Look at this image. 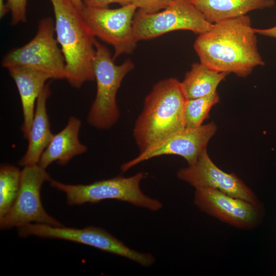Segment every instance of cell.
<instances>
[{"label": "cell", "mask_w": 276, "mask_h": 276, "mask_svg": "<svg viewBox=\"0 0 276 276\" xmlns=\"http://www.w3.org/2000/svg\"><path fill=\"white\" fill-rule=\"evenodd\" d=\"M144 177V173L139 172L128 177L119 175L88 185H67L52 179L50 182L53 188L65 194L70 205L117 199L152 211H158L162 208V203L146 195L141 190L140 182Z\"/></svg>", "instance_id": "obj_5"}, {"label": "cell", "mask_w": 276, "mask_h": 276, "mask_svg": "<svg viewBox=\"0 0 276 276\" xmlns=\"http://www.w3.org/2000/svg\"><path fill=\"white\" fill-rule=\"evenodd\" d=\"M7 4L11 14L12 25L26 21L27 0H7Z\"/></svg>", "instance_id": "obj_22"}, {"label": "cell", "mask_w": 276, "mask_h": 276, "mask_svg": "<svg viewBox=\"0 0 276 276\" xmlns=\"http://www.w3.org/2000/svg\"><path fill=\"white\" fill-rule=\"evenodd\" d=\"M219 101L217 91L204 97L187 99L183 112L185 128H195L202 125L208 118L211 108Z\"/></svg>", "instance_id": "obj_20"}, {"label": "cell", "mask_w": 276, "mask_h": 276, "mask_svg": "<svg viewBox=\"0 0 276 276\" xmlns=\"http://www.w3.org/2000/svg\"><path fill=\"white\" fill-rule=\"evenodd\" d=\"M255 33L262 36L276 38V26L267 29H255Z\"/></svg>", "instance_id": "obj_24"}, {"label": "cell", "mask_w": 276, "mask_h": 276, "mask_svg": "<svg viewBox=\"0 0 276 276\" xmlns=\"http://www.w3.org/2000/svg\"><path fill=\"white\" fill-rule=\"evenodd\" d=\"M187 100L181 82L176 78H167L154 85L133 128L140 152L185 128Z\"/></svg>", "instance_id": "obj_2"}, {"label": "cell", "mask_w": 276, "mask_h": 276, "mask_svg": "<svg viewBox=\"0 0 276 276\" xmlns=\"http://www.w3.org/2000/svg\"><path fill=\"white\" fill-rule=\"evenodd\" d=\"M138 10L145 13H155L167 7L175 0H130Z\"/></svg>", "instance_id": "obj_21"}, {"label": "cell", "mask_w": 276, "mask_h": 276, "mask_svg": "<svg viewBox=\"0 0 276 276\" xmlns=\"http://www.w3.org/2000/svg\"><path fill=\"white\" fill-rule=\"evenodd\" d=\"M177 176L195 189H215L233 197L259 203L251 189L234 173H228L219 168L206 150L194 164L179 169Z\"/></svg>", "instance_id": "obj_13"}, {"label": "cell", "mask_w": 276, "mask_h": 276, "mask_svg": "<svg viewBox=\"0 0 276 276\" xmlns=\"http://www.w3.org/2000/svg\"><path fill=\"white\" fill-rule=\"evenodd\" d=\"M227 75L212 70L201 62L194 63L181 82L187 99H196L216 93L218 86Z\"/></svg>", "instance_id": "obj_18"}, {"label": "cell", "mask_w": 276, "mask_h": 276, "mask_svg": "<svg viewBox=\"0 0 276 276\" xmlns=\"http://www.w3.org/2000/svg\"><path fill=\"white\" fill-rule=\"evenodd\" d=\"M55 34L54 20L50 17L42 18L35 36L24 45L8 52L2 59V66L41 71L53 79H66L65 59Z\"/></svg>", "instance_id": "obj_6"}, {"label": "cell", "mask_w": 276, "mask_h": 276, "mask_svg": "<svg viewBox=\"0 0 276 276\" xmlns=\"http://www.w3.org/2000/svg\"><path fill=\"white\" fill-rule=\"evenodd\" d=\"M85 7L102 8L107 7L110 4L117 3L122 6L131 3L130 0H81Z\"/></svg>", "instance_id": "obj_23"}, {"label": "cell", "mask_w": 276, "mask_h": 276, "mask_svg": "<svg viewBox=\"0 0 276 276\" xmlns=\"http://www.w3.org/2000/svg\"><path fill=\"white\" fill-rule=\"evenodd\" d=\"M212 25L190 0H175L162 11L153 13L138 10L133 21L134 35L137 42L178 30L200 34L208 31Z\"/></svg>", "instance_id": "obj_8"}, {"label": "cell", "mask_w": 276, "mask_h": 276, "mask_svg": "<svg viewBox=\"0 0 276 276\" xmlns=\"http://www.w3.org/2000/svg\"><path fill=\"white\" fill-rule=\"evenodd\" d=\"M55 15L56 39L65 62L66 79L74 88L95 80L96 37L80 11L68 0H50Z\"/></svg>", "instance_id": "obj_3"}, {"label": "cell", "mask_w": 276, "mask_h": 276, "mask_svg": "<svg viewBox=\"0 0 276 276\" xmlns=\"http://www.w3.org/2000/svg\"><path fill=\"white\" fill-rule=\"evenodd\" d=\"M217 129L213 122L195 128H185L141 152L137 157L124 163L121 170L125 172L141 162L164 155L180 156L188 165H192L206 150Z\"/></svg>", "instance_id": "obj_11"}, {"label": "cell", "mask_w": 276, "mask_h": 276, "mask_svg": "<svg viewBox=\"0 0 276 276\" xmlns=\"http://www.w3.org/2000/svg\"><path fill=\"white\" fill-rule=\"evenodd\" d=\"M9 11L7 4L4 0H0V17L2 18Z\"/></svg>", "instance_id": "obj_25"}, {"label": "cell", "mask_w": 276, "mask_h": 276, "mask_svg": "<svg viewBox=\"0 0 276 276\" xmlns=\"http://www.w3.org/2000/svg\"><path fill=\"white\" fill-rule=\"evenodd\" d=\"M95 47L93 67L97 91L87 122L96 128L106 129L114 125L119 118L117 94L123 79L134 65L130 59L117 65L106 46L96 40Z\"/></svg>", "instance_id": "obj_4"}, {"label": "cell", "mask_w": 276, "mask_h": 276, "mask_svg": "<svg viewBox=\"0 0 276 276\" xmlns=\"http://www.w3.org/2000/svg\"><path fill=\"white\" fill-rule=\"evenodd\" d=\"M21 171L11 165L3 164L0 168V219L10 210L17 196Z\"/></svg>", "instance_id": "obj_19"}, {"label": "cell", "mask_w": 276, "mask_h": 276, "mask_svg": "<svg viewBox=\"0 0 276 276\" xmlns=\"http://www.w3.org/2000/svg\"><path fill=\"white\" fill-rule=\"evenodd\" d=\"M18 231L21 237L35 236L77 242L127 258L144 267L151 266L155 261L152 254L132 249L105 230L94 226L79 229L31 223L18 227Z\"/></svg>", "instance_id": "obj_7"}, {"label": "cell", "mask_w": 276, "mask_h": 276, "mask_svg": "<svg viewBox=\"0 0 276 276\" xmlns=\"http://www.w3.org/2000/svg\"><path fill=\"white\" fill-rule=\"evenodd\" d=\"M251 19L246 15L213 24L199 34L194 48L200 62L214 71L249 76L258 66H263L257 38Z\"/></svg>", "instance_id": "obj_1"}, {"label": "cell", "mask_w": 276, "mask_h": 276, "mask_svg": "<svg viewBox=\"0 0 276 276\" xmlns=\"http://www.w3.org/2000/svg\"><path fill=\"white\" fill-rule=\"evenodd\" d=\"M51 179L45 169L38 164L24 167L17 196L9 211L0 219L1 229L18 227L32 222L63 226L47 213L41 203V187Z\"/></svg>", "instance_id": "obj_9"}, {"label": "cell", "mask_w": 276, "mask_h": 276, "mask_svg": "<svg viewBox=\"0 0 276 276\" xmlns=\"http://www.w3.org/2000/svg\"><path fill=\"white\" fill-rule=\"evenodd\" d=\"M194 203L204 213L241 229L254 228L261 218L259 203L233 197L215 189H195Z\"/></svg>", "instance_id": "obj_12"}, {"label": "cell", "mask_w": 276, "mask_h": 276, "mask_svg": "<svg viewBox=\"0 0 276 276\" xmlns=\"http://www.w3.org/2000/svg\"><path fill=\"white\" fill-rule=\"evenodd\" d=\"M50 82L45 84L39 94L31 125L27 151L18 162L23 167L38 164L42 153L54 136L47 111V101L51 94Z\"/></svg>", "instance_id": "obj_16"}, {"label": "cell", "mask_w": 276, "mask_h": 276, "mask_svg": "<svg viewBox=\"0 0 276 276\" xmlns=\"http://www.w3.org/2000/svg\"><path fill=\"white\" fill-rule=\"evenodd\" d=\"M211 24L246 15L256 10L272 7L274 0H190Z\"/></svg>", "instance_id": "obj_17"}, {"label": "cell", "mask_w": 276, "mask_h": 276, "mask_svg": "<svg viewBox=\"0 0 276 276\" xmlns=\"http://www.w3.org/2000/svg\"><path fill=\"white\" fill-rule=\"evenodd\" d=\"M137 9L131 3L116 9L84 6L80 13L94 35L113 47L114 60L136 48L133 21Z\"/></svg>", "instance_id": "obj_10"}, {"label": "cell", "mask_w": 276, "mask_h": 276, "mask_svg": "<svg viewBox=\"0 0 276 276\" xmlns=\"http://www.w3.org/2000/svg\"><path fill=\"white\" fill-rule=\"evenodd\" d=\"M79 11H81L84 5L81 0H68Z\"/></svg>", "instance_id": "obj_26"}, {"label": "cell", "mask_w": 276, "mask_h": 276, "mask_svg": "<svg viewBox=\"0 0 276 276\" xmlns=\"http://www.w3.org/2000/svg\"><path fill=\"white\" fill-rule=\"evenodd\" d=\"M17 88L21 102L24 122L21 128L25 138L28 139L33 122L35 102L51 77L45 73L22 67L8 68Z\"/></svg>", "instance_id": "obj_14"}, {"label": "cell", "mask_w": 276, "mask_h": 276, "mask_svg": "<svg viewBox=\"0 0 276 276\" xmlns=\"http://www.w3.org/2000/svg\"><path fill=\"white\" fill-rule=\"evenodd\" d=\"M81 126L80 119L70 117L65 127L54 135L42 153L38 164L44 169L54 162L65 165L74 156L86 152V146L81 143L79 140Z\"/></svg>", "instance_id": "obj_15"}]
</instances>
